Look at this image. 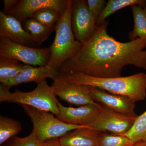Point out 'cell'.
I'll use <instances>...</instances> for the list:
<instances>
[{"label": "cell", "mask_w": 146, "mask_h": 146, "mask_svg": "<svg viewBox=\"0 0 146 146\" xmlns=\"http://www.w3.org/2000/svg\"><path fill=\"white\" fill-rule=\"evenodd\" d=\"M108 24L106 21L98 27L93 36L81 44L78 53L61 65L58 74L81 73L94 77H118L128 65L146 70V42L139 38L119 42L108 33Z\"/></svg>", "instance_id": "1"}, {"label": "cell", "mask_w": 146, "mask_h": 146, "mask_svg": "<svg viewBox=\"0 0 146 146\" xmlns=\"http://www.w3.org/2000/svg\"><path fill=\"white\" fill-rule=\"evenodd\" d=\"M60 75L70 83L96 88L110 94L125 96L135 102L143 100L146 97V74L145 73L127 76L105 78L94 77L81 73Z\"/></svg>", "instance_id": "2"}, {"label": "cell", "mask_w": 146, "mask_h": 146, "mask_svg": "<svg viewBox=\"0 0 146 146\" xmlns=\"http://www.w3.org/2000/svg\"><path fill=\"white\" fill-rule=\"evenodd\" d=\"M72 0H68L66 9L56 27L54 40L49 48L50 56L47 65L58 72L63 63L78 53L81 47L72 29Z\"/></svg>", "instance_id": "3"}, {"label": "cell", "mask_w": 146, "mask_h": 146, "mask_svg": "<svg viewBox=\"0 0 146 146\" xmlns=\"http://www.w3.org/2000/svg\"><path fill=\"white\" fill-rule=\"evenodd\" d=\"M9 88L1 84L0 102L25 105L49 112L57 116L59 114L58 106V101L51 86L43 80L36 83V88L29 92L17 90L13 93Z\"/></svg>", "instance_id": "4"}, {"label": "cell", "mask_w": 146, "mask_h": 146, "mask_svg": "<svg viewBox=\"0 0 146 146\" xmlns=\"http://www.w3.org/2000/svg\"><path fill=\"white\" fill-rule=\"evenodd\" d=\"M20 105L31 120L33 124L32 131L38 140L42 143L50 139L61 138L75 129L89 127L87 126L66 123L55 117L54 114L49 112L25 105Z\"/></svg>", "instance_id": "5"}, {"label": "cell", "mask_w": 146, "mask_h": 146, "mask_svg": "<svg viewBox=\"0 0 146 146\" xmlns=\"http://www.w3.org/2000/svg\"><path fill=\"white\" fill-rule=\"evenodd\" d=\"M0 56L18 60L33 67L46 65L50 60L49 48H33L0 37Z\"/></svg>", "instance_id": "6"}, {"label": "cell", "mask_w": 146, "mask_h": 146, "mask_svg": "<svg viewBox=\"0 0 146 146\" xmlns=\"http://www.w3.org/2000/svg\"><path fill=\"white\" fill-rule=\"evenodd\" d=\"M71 22L75 38L81 44L88 41L98 28L86 0H72Z\"/></svg>", "instance_id": "7"}, {"label": "cell", "mask_w": 146, "mask_h": 146, "mask_svg": "<svg viewBox=\"0 0 146 146\" xmlns=\"http://www.w3.org/2000/svg\"><path fill=\"white\" fill-rule=\"evenodd\" d=\"M137 118L117 113L102 104L98 117L89 127L102 132L123 135L130 130Z\"/></svg>", "instance_id": "8"}, {"label": "cell", "mask_w": 146, "mask_h": 146, "mask_svg": "<svg viewBox=\"0 0 146 146\" xmlns=\"http://www.w3.org/2000/svg\"><path fill=\"white\" fill-rule=\"evenodd\" d=\"M51 87L55 95L71 104L84 106L97 104L90 94V86L70 83L58 74Z\"/></svg>", "instance_id": "9"}, {"label": "cell", "mask_w": 146, "mask_h": 146, "mask_svg": "<svg viewBox=\"0 0 146 146\" xmlns=\"http://www.w3.org/2000/svg\"><path fill=\"white\" fill-rule=\"evenodd\" d=\"M59 114L56 117L63 122L73 125L89 126L98 117L102 104H89L74 108L66 107L58 102Z\"/></svg>", "instance_id": "10"}, {"label": "cell", "mask_w": 146, "mask_h": 146, "mask_svg": "<svg viewBox=\"0 0 146 146\" xmlns=\"http://www.w3.org/2000/svg\"><path fill=\"white\" fill-rule=\"evenodd\" d=\"M90 94L96 102L115 112L129 117H138L135 112L136 102L128 97L110 94L92 87H90Z\"/></svg>", "instance_id": "11"}, {"label": "cell", "mask_w": 146, "mask_h": 146, "mask_svg": "<svg viewBox=\"0 0 146 146\" xmlns=\"http://www.w3.org/2000/svg\"><path fill=\"white\" fill-rule=\"evenodd\" d=\"M0 37H6L16 43L33 48L40 45L25 30L21 22L0 11Z\"/></svg>", "instance_id": "12"}, {"label": "cell", "mask_w": 146, "mask_h": 146, "mask_svg": "<svg viewBox=\"0 0 146 146\" xmlns=\"http://www.w3.org/2000/svg\"><path fill=\"white\" fill-rule=\"evenodd\" d=\"M68 0H20L10 16L23 23L35 12L43 8H52L64 13Z\"/></svg>", "instance_id": "13"}, {"label": "cell", "mask_w": 146, "mask_h": 146, "mask_svg": "<svg viewBox=\"0 0 146 146\" xmlns=\"http://www.w3.org/2000/svg\"><path fill=\"white\" fill-rule=\"evenodd\" d=\"M58 75V72L49 67L45 66L33 67L29 65L26 69L21 72L14 78L5 80L1 84L10 88L23 83L35 82L37 83L47 78L53 80Z\"/></svg>", "instance_id": "14"}, {"label": "cell", "mask_w": 146, "mask_h": 146, "mask_svg": "<svg viewBox=\"0 0 146 146\" xmlns=\"http://www.w3.org/2000/svg\"><path fill=\"white\" fill-rule=\"evenodd\" d=\"M102 132L89 127L81 128L66 133L59 141L62 146H100Z\"/></svg>", "instance_id": "15"}, {"label": "cell", "mask_w": 146, "mask_h": 146, "mask_svg": "<svg viewBox=\"0 0 146 146\" xmlns=\"http://www.w3.org/2000/svg\"><path fill=\"white\" fill-rule=\"evenodd\" d=\"M131 9L134 27L129 33V39L131 41L139 38L146 43V4L132 6Z\"/></svg>", "instance_id": "16"}, {"label": "cell", "mask_w": 146, "mask_h": 146, "mask_svg": "<svg viewBox=\"0 0 146 146\" xmlns=\"http://www.w3.org/2000/svg\"><path fill=\"white\" fill-rule=\"evenodd\" d=\"M24 28L29 33L37 44L41 46L55 31L56 27L44 25L32 18H29L22 23Z\"/></svg>", "instance_id": "17"}, {"label": "cell", "mask_w": 146, "mask_h": 146, "mask_svg": "<svg viewBox=\"0 0 146 146\" xmlns=\"http://www.w3.org/2000/svg\"><path fill=\"white\" fill-rule=\"evenodd\" d=\"M29 66L15 59L0 56V82L2 83L14 78Z\"/></svg>", "instance_id": "18"}, {"label": "cell", "mask_w": 146, "mask_h": 146, "mask_svg": "<svg viewBox=\"0 0 146 146\" xmlns=\"http://www.w3.org/2000/svg\"><path fill=\"white\" fill-rule=\"evenodd\" d=\"M146 4L145 0H109L104 10L96 20L97 27L100 26L106 21V18L113 13L126 7Z\"/></svg>", "instance_id": "19"}, {"label": "cell", "mask_w": 146, "mask_h": 146, "mask_svg": "<svg viewBox=\"0 0 146 146\" xmlns=\"http://www.w3.org/2000/svg\"><path fill=\"white\" fill-rule=\"evenodd\" d=\"M21 123L17 120L1 115L0 145H2L11 138L16 136L22 130Z\"/></svg>", "instance_id": "20"}, {"label": "cell", "mask_w": 146, "mask_h": 146, "mask_svg": "<svg viewBox=\"0 0 146 146\" xmlns=\"http://www.w3.org/2000/svg\"><path fill=\"white\" fill-rule=\"evenodd\" d=\"M123 136H126L133 143L146 142V110L138 116L133 126Z\"/></svg>", "instance_id": "21"}, {"label": "cell", "mask_w": 146, "mask_h": 146, "mask_svg": "<svg viewBox=\"0 0 146 146\" xmlns=\"http://www.w3.org/2000/svg\"><path fill=\"white\" fill-rule=\"evenodd\" d=\"M62 14L54 9L43 8L35 12L31 18L44 25L56 27Z\"/></svg>", "instance_id": "22"}, {"label": "cell", "mask_w": 146, "mask_h": 146, "mask_svg": "<svg viewBox=\"0 0 146 146\" xmlns=\"http://www.w3.org/2000/svg\"><path fill=\"white\" fill-rule=\"evenodd\" d=\"M134 143L126 136L102 132L100 138V146H131Z\"/></svg>", "instance_id": "23"}, {"label": "cell", "mask_w": 146, "mask_h": 146, "mask_svg": "<svg viewBox=\"0 0 146 146\" xmlns=\"http://www.w3.org/2000/svg\"><path fill=\"white\" fill-rule=\"evenodd\" d=\"M42 143L32 131L26 137L14 136L5 143L3 146H42Z\"/></svg>", "instance_id": "24"}, {"label": "cell", "mask_w": 146, "mask_h": 146, "mask_svg": "<svg viewBox=\"0 0 146 146\" xmlns=\"http://www.w3.org/2000/svg\"><path fill=\"white\" fill-rule=\"evenodd\" d=\"M87 3L90 12L96 20L102 13L107 4L105 0H87Z\"/></svg>", "instance_id": "25"}, {"label": "cell", "mask_w": 146, "mask_h": 146, "mask_svg": "<svg viewBox=\"0 0 146 146\" xmlns=\"http://www.w3.org/2000/svg\"><path fill=\"white\" fill-rule=\"evenodd\" d=\"M4 7L2 12L6 15H10L17 5L19 0H4Z\"/></svg>", "instance_id": "26"}, {"label": "cell", "mask_w": 146, "mask_h": 146, "mask_svg": "<svg viewBox=\"0 0 146 146\" xmlns=\"http://www.w3.org/2000/svg\"><path fill=\"white\" fill-rule=\"evenodd\" d=\"M42 146H62L59 141V138L50 139L43 142Z\"/></svg>", "instance_id": "27"}, {"label": "cell", "mask_w": 146, "mask_h": 146, "mask_svg": "<svg viewBox=\"0 0 146 146\" xmlns=\"http://www.w3.org/2000/svg\"><path fill=\"white\" fill-rule=\"evenodd\" d=\"M131 146H146V142H139L135 143Z\"/></svg>", "instance_id": "28"}]
</instances>
